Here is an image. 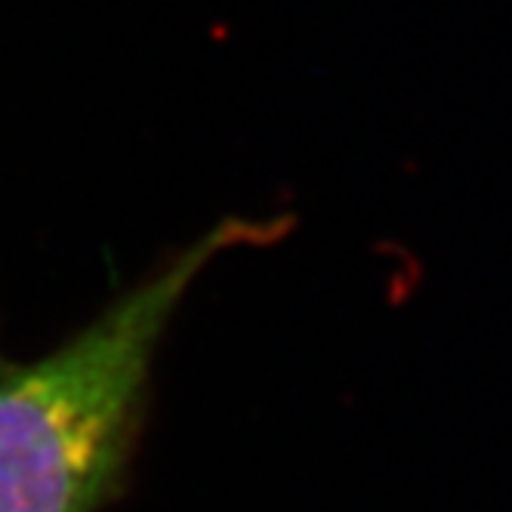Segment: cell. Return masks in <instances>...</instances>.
Returning a JSON list of instances; mask_svg holds the SVG:
<instances>
[{"instance_id":"cell-1","label":"cell","mask_w":512,"mask_h":512,"mask_svg":"<svg viewBox=\"0 0 512 512\" xmlns=\"http://www.w3.org/2000/svg\"><path fill=\"white\" fill-rule=\"evenodd\" d=\"M284 219L226 216L31 361H0V512H102L124 482L170 324L216 260Z\"/></svg>"}]
</instances>
